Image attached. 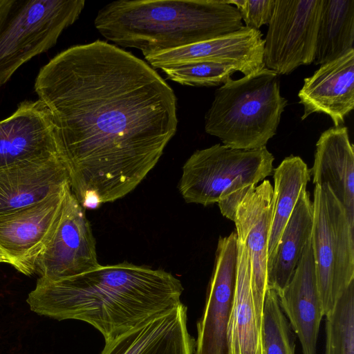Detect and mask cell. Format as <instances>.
<instances>
[{
  "mask_svg": "<svg viewBox=\"0 0 354 354\" xmlns=\"http://www.w3.org/2000/svg\"><path fill=\"white\" fill-rule=\"evenodd\" d=\"M35 91L58 129L71 189L85 208L132 192L176 132V97L145 62L97 40L43 66Z\"/></svg>",
  "mask_w": 354,
  "mask_h": 354,
  "instance_id": "obj_1",
  "label": "cell"
},
{
  "mask_svg": "<svg viewBox=\"0 0 354 354\" xmlns=\"http://www.w3.org/2000/svg\"><path fill=\"white\" fill-rule=\"evenodd\" d=\"M183 291L170 272L123 262L58 280L39 277L26 301L39 315L86 322L108 342L178 306Z\"/></svg>",
  "mask_w": 354,
  "mask_h": 354,
  "instance_id": "obj_2",
  "label": "cell"
},
{
  "mask_svg": "<svg viewBox=\"0 0 354 354\" xmlns=\"http://www.w3.org/2000/svg\"><path fill=\"white\" fill-rule=\"evenodd\" d=\"M95 27L107 40L145 57L240 30L238 10L226 0H119L99 10Z\"/></svg>",
  "mask_w": 354,
  "mask_h": 354,
  "instance_id": "obj_3",
  "label": "cell"
},
{
  "mask_svg": "<svg viewBox=\"0 0 354 354\" xmlns=\"http://www.w3.org/2000/svg\"><path fill=\"white\" fill-rule=\"evenodd\" d=\"M287 104L280 93L279 75L272 70L263 67L238 80L230 77L214 92L205 131L232 149L266 147Z\"/></svg>",
  "mask_w": 354,
  "mask_h": 354,
  "instance_id": "obj_4",
  "label": "cell"
},
{
  "mask_svg": "<svg viewBox=\"0 0 354 354\" xmlns=\"http://www.w3.org/2000/svg\"><path fill=\"white\" fill-rule=\"evenodd\" d=\"M84 6V0H0V86L53 47Z\"/></svg>",
  "mask_w": 354,
  "mask_h": 354,
  "instance_id": "obj_5",
  "label": "cell"
},
{
  "mask_svg": "<svg viewBox=\"0 0 354 354\" xmlns=\"http://www.w3.org/2000/svg\"><path fill=\"white\" fill-rule=\"evenodd\" d=\"M266 147L243 150L216 144L196 150L183 167L179 191L189 203L208 206L226 196L257 186L273 171Z\"/></svg>",
  "mask_w": 354,
  "mask_h": 354,
  "instance_id": "obj_6",
  "label": "cell"
},
{
  "mask_svg": "<svg viewBox=\"0 0 354 354\" xmlns=\"http://www.w3.org/2000/svg\"><path fill=\"white\" fill-rule=\"evenodd\" d=\"M310 237L317 290L324 316L354 280V227L327 185H315Z\"/></svg>",
  "mask_w": 354,
  "mask_h": 354,
  "instance_id": "obj_7",
  "label": "cell"
},
{
  "mask_svg": "<svg viewBox=\"0 0 354 354\" xmlns=\"http://www.w3.org/2000/svg\"><path fill=\"white\" fill-rule=\"evenodd\" d=\"M322 0H275L264 39V67L288 75L314 62Z\"/></svg>",
  "mask_w": 354,
  "mask_h": 354,
  "instance_id": "obj_8",
  "label": "cell"
},
{
  "mask_svg": "<svg viewBox=\"0 0 354 354\" xmlns=\"http://www.w3.org/2000/svg\"><path fill=\"white\" fill-rule=\"evenodd\" d=\"M273 187L268 180L234 192L218 202L221 213L232 221L245 244L250 263L251 286L256 307L263 315L267 285L268 239Z\"/></svg>",
  "mask_w": 354,
  "mask_h": 354,
  "instance_id": "obj_9",
  "label": "cell"
},
{
  "mask_svg": "<svg viewBox=\"0 0 354 354\" xmlns=\"http://www.w3.org/2000/svg\"><path fill=\"white\" fill-rule=\"evenodd\" d=\"M100 266L95 239L84 208L70 188L53 234L37 259L35 272L39 277L58 280Z\"/></svg>",
  "mask_w": 354,
  "mask_h": 354,
  "instance_id": "obj_10",
  "label": "cell"
},
{
  "mask_svg": "<svg viewBox=\"0 0 354 354\" xmlns=\"http://www.w3.org/2000/svg\"><path fill=\"white\" fill-rule=\"evenodd\" d=\"M70 188L0 216V253L6 263L26 275L35 273L37 259L53 234Z\"/></svg>",
  "mask_w": 354,
  "mask_h": 354,
  "instance_id": "obj_11",
  "label": "cell"
},
{
  "mask_svg": "<svg viewBox=\"0 0 354 354\" xmlns=\"http://www.w3.org/2000/svg\"><path fill=\"white\" fill-rule=\"evenodd\" d=\"M237 235L220 236L205 307L197 322L194 354H228L227 329L237 263Z\"/></svg>",
  "mask_w": 354,
  "mask_h": 354,
  "instance_id": "obj_12",
  "label": "cell"
},
{
  "mask_svg": "<svg viewBox=\"0 0 354 354\" xmlns=\"http://www.w3.org/2000/svg\"><path fill=\"white\" fill-rule=\"evenodd\" d=\"M56 156H61L58 129L39 99L21 102L0 121V168Z\"/></svg>",
  "mask_w": 354,
  "mask_h": 354,
  "instance_id": "obj_13",
  "label": "cell"
},
{
  "mask_svg": "<svg viewBox=\"0 0 354 354\" xmlns=\"http://www.w3.org/2000/svg\"><path fill=\"white\" fill-rule=\"evenodd\" d=\"M264 39L259 30L243 26L230 34L145 57L153 68L210 62L229 65L249 75L264 67Z\"/></svg>",
  "mask_w": 354,
  "mask_h": 354,
  "instance_id": "obj_14",
  "label": "cell"
},
{
  "mask_svg": "<svg viewBox=\"0 0 354 354\" xmlns=\"http://www.w3.org/2000/svg\"><path fill=\"white\" fill-rule=\"evenodd\" d=\"M71 187L60 156L0 168V216L22 209Z\"/></svg>",
  "mask_w": 354,
  "mask_h": 354,
  "instance_id": "obj_15",
  "label": "cell"
},
{
  "mask_svg": "<svg viewBox=\"0 0 354 354\" xmlns=\"http://www.w3.org/2000/svg\"><path fill=\"white\" fill-rule=\"evenodd\" d=\"M195 339L187 329L182 302L105 342L100 354H194Z\"/></svg>",
  "mask_w": 354,
  "mask_h": 354,
  "instance_id": "obj_16",
  "label": "cell"
},
{
  "mask_svg": "<svg viewBox=\"0 0 354 354\" xmlns=\"http://www.w3.org/2000/svg\"><path fill=\"white\" fill-rule=\"evenodd\" d=\"M303 120L313 113L328 115L335 127L342 126L354 108V49L321 65L304 80L298 93Z\"/></svg>",
  "mask_w": 354,
  "mask_h": 354,
  "instance_id": "obj_17",
  "label": "cell"
},
{
  "mask_svg": "<svg viewBox=\"0 0 354 354\" xmlns=\"http://www.w3.org/2000/svg\"><path fill=\"white\" fill-rule=\"evenodd\" d=\"M278 295L280 306L299 339L303 354H316L320 323L324 317L310 239L292 277Z\"/></svg>",
  "mask_w": 354,
  "mask_h": 354,
  "instance_id": "obj_18",
  "label": "cell"
},
{
  "mask_svg": "<svg viewBox=\"0 0 354 354\" xmlns=\"http://www.w3.org/2000/svg\"><path fill=\"white\" fill-rule=\"evenodd\" d=\"M310 174L313 184L328 186L354 227V151L346 127H331L321 134Z\"/></svg>",
  "mask_w": 354,
  "mask_h": 354,
  "instance_id": "obj_19",
  "label": "cell"
},
{
  "mask_svg": "<svg viewBox=\"0 0 354 354\" xmlns=\"http://www.w3.org/2000/svg\"><path fill=\"white\" fill-rule=\"evenodd\" d=\"M237 246L235 288L227 329L228 354H263V315L254 303L250 259L245 244L238 237Z\"/></svg>",
  "mask_w": 354,
  "mask_h": 354,
  "instance_id": "obj_20",
  "label": "cell"
},
{
  "mask_svg": "<svg viewBox=\"0 0 354 354\" xmlns=\"http://www.w3.org/2000/svg\"><path fill=\"white\" fill-rule=\"evenodd\" d=\"M313 221V202L306 188L299 195L267 266L268 289H272L279 294L290 281L311 237Z\"/></svg>",
  "mask_w": 354,
  "mask_h": 354,
  "instance_id": "obj_21",
  "label": "cell"
},
{
  "mask_svg": "<svg viewBox=\"0 0 354 354\" xmlns=\"http://www.w3.org/2000/svg\"><path fill=\"white\" fill-rule=\"evenodd\" d=\"M273 179L267 266L274 254L301 191L306 188L310 180V169L299 156L291 155L285 158L274 169Z\"/></svg>",
  "mask_w": 354,
  "mask_h": 354,
  "instance_id": "obj_22",
  "label": "cell"
},
{
  "mask_svg": "<svg viewBox=\"0 0 354 354\" xmlns=\"http://www.w3.org/2000/svg\"><path fill=\"white\" fill-rule=\"evenodd\" d=\"M354 0H322L314 63L322 65L353 50Z\"/></svg>",
  "mask_w": 354,
  "mask_h": 354,
  "instance_id": "obj_23",
  "label": "cell"
},
{
  "mask_svg": "<svg viewBox=\"0 0 354 354\" xmlns=\"http://www.w3.org/2000/svg\"><path fill=\"white\" fill-rule=\"evenodd\" d=\"M325 317L324 354H354V280Z\"/></svg>",
  "mask_w": 354,
  "mask_h": 354,
  "instance_id": "obj_24",
  "label": "cell"
},
{
  "mask_svg": "<svg viewBox=\"0 0 354 354\" xmlns=\"http://www.w3.org/2000/svg\"><path fill=\"white\" fill-rule=\"evenodd\" d=\"M263 354H295L294 332L272 289L266 293L262 324Z\"/></svg>",
  "mask_w": 354,
  "mask_h": 354,
  "instance_id": "obj_25",
  "label": "cell"
},
{
  "mask_svg": "<svg viewBox=\"0 0 354 354\" xmlns=\"http://www.w3.org/2000/svg\"><path fill=\"white\" fill-rule=\"evenodd\" d=\"M168 79L183 85L211 86L223 84L238 72L229 65L210 62H194L160 68Z\"/></svg>",
  "mask_w": 354,
  "mask_h": 354,
  "instance_id": "obj_26",
  "label": "cell"
},
{
  "mask_svg": "<svg viewBox=\"0 0 354 354\" xmlns=\"http://www.w3.org/2000/svg\"><path fill=\"white\" fill-rule=\"evenodd\" d=\"M238 10L245 27L259 30L268 24L274 12L275 0H226Z\"/></svg>",
  "mask_w": 354,
  "mask_h": 354,
  "instance_id": "obj_27",
  "label": "cell"
},
{
  "mask_svg": "<svg viewBox=\"0 0 354 354\" xmlns=\"http://www.w3.org/2000/svg\"><path fill=\"white\" fill-rule=\"evenodd\" d=\"M2 262H5V260L3 257V256L1 255V254L0 253V263H2Z\"/></svg>",
  "mask_w": 354,
  "mask_h": 354,
  "instance_id": "obj_28",
  "label": "cell"
}]
</instances>
